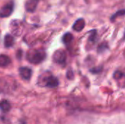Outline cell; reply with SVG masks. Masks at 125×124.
<instances>
[{
	"instance_id": "obj_15",
	"label": "cell",
	"mask_w": 125,
	"mask_h": 124,
	"mask_svg": "<svg viewBox=\"0 0 125 124\" xmlns=\"http://www.w3.org/2000/svg\"><path fill=\"white\" fill-rule=\"evenodd\" d=\"M108 46L107 43H105V42L101 44V45L98 47V52H99V53L103 52L105 50H107V49H108Z\"/></svg>"
},
{
	"instance_id": "obj_20",
	"label": "cell",
	"mask_w": 125,
	"mask_h": 124,
	"mask_svg": "<svg viewBox=\"0 0 125 124\" xmlns=\"http://www.w3.org/2000/svg\"></svg>"
},
{
	"instance_id": "obj_3",
	"label": "cell",
	"mask_w": 125,
	"mask_h": 124,
	"mask_svg": "<svg viewBox=\"0 0 125 124\" xmlns=\"http://www.w3.org/2000/svg\"><path fill=\"white\" fill-rule=\"evenodd\" d=\"M10 31H12V34L15 36H20L23 31V23L19 20H13L11 21L10 25Z\"/></svg>"
},
{
	"instance_id": "obj_6",
	"label": "cell",
	"mask_w": 125,
	"mask_h": 124,
	"mask_svg": "<svg viewBox=\"0 0 125 124\" xmlns=\"http://www.w3.org/2000/svg\"><path fill=\"white\" fill-rule=\"evenodd\" d=\"M40 0H29L26 1L25 4V7L27 12H34L37 7Z\"/></svg>"
},
{
	"instance_id": "obj_7",
	"label": "cell",
	"mask_w": 125,
	"mask_h": 124,
	"mask_svg": "<svg viewBox=\"0 0 125 124\" xmlns=\"http://www.w3.org/2000/svg\"><path fill=\"white\" fill-rule=\"evenodd\" d=\"M19 73L21 77L24 80H29L31 77V69L28 67H21L19 69Z\"/></svg>"
},
{
	"instance_id": "obj_4",
	"label": "cell",
	"mask_w": 125,
	"mask_h": 124,
	"mask_svg": "<svg viewBox=\"0 0 125 124\" xmlns=\"http://www.w3.org/2000/svg\"><path fill=\"white\" fill-rule=\"evenodd\" d=\"M66 58H67V56H66V53L64 50H56L53 56V61L58 64H60V65H63L65 64L66 62Z\"/></svg>"
},
{
	"instance_id": "obj_17",
	"label": "cell",
	"mask_w": 125,
	"mask_h": 124,
	"mask_svg": "<svg viewBox=\"0 0 125 124\" xmlns=\"http://www.w3.org/2000/svg\"><path fill=\"white\" fill-rule=\"evenodd\" d=\"M67 77L69 78V79H72L73 77V73L71 70H69L67 73Z\"/></svg>"
},
{
	"instance_id": "obj_11",
	"label": "cell",
	"mask_w": 125,
	"mask_h": 124,
	"mask_svg": "<svg viewBox=\"0 0 125 124\" xmlns=\"http://www.w3.org/2000/svg\"><path fill=\"white\" fill-rule=\"evenodd\" d=\"M10 108H11L10 103L7 100H2L0 102V109L3 112L7 113L8 111H10Z\"/></svg>"
},
{
	"instance_id": "obj_16",
	"label": "cell",
	"mask_w": 125,
	"mask_h": 124,
	"mask_svg": "<svg viewBox=\"0 0 125 124\" xmlns=\"http://www.w3.org/2000/svg\"><path fill=\"white\" fill-rule=\"evenodd\" d=\"M96 36H97V31H96V30H93V31L91 32V36H90V37H89V40L92 41V42H94V41H95Z\"/></svg>"
},
{
	"instance_id": "obj_12",
	"label": "cell",
	"mask_w": 125,
	"mask_h": 124,
	"mask_svg": "<svg viewBox=\"0 0 125 124\" xmlns=\"http://www.w3.org/2000/svg\"><path fill=\"white\" fill-rule=\"evenodd\" d=\"M73 37L71 33H66L62 37V41L64 44L67 45V44L70 43L71 41L73 40Z\"/></svg>"
},
{
	"instance_id": "obj_2",
	"label": "cell",
	"mask_w": 125,
	"mask_h": 124,
	"mask_svg": "<svg viewBox=\"0 0 125 124\" xmlns=\"http://www.w3.org/2000/svg\"><path fill=\"white\" fill-rule=\"evenodd\" d=\"M42 82L43 83L44 86L48 88H55L59 85V80L58 79L53 76L49 72H46L44 74V76H41Z\"/></svg>"
},
{
	"instance_id": "obj_18",
	"label": "cell",
	"mask_w": 125,
	"mask_h": 124,
	"mask_svg": "<svg viewBox=\"0 0 125 124\" xmlns=\"http://www.w3.org/2000/svg\"><path fill=\"white\" fill-rule=\"evenodd\" d=\"M101 69H102V68H101V67H100V68H98V69L94 68V69H91V72H93V73H98V72H101Z\"/></svg>"
},
{
	"instance_id": "obj_10",
	"label": "cell",
	"mask_w": 125,
	"mask_h": 124,
	"mask_svg": "<svg viewBox=\"0 0 125 124\" xmlns=\"http://www.w3.org/2000/svg\"><path fill=\"white\" fill-rule=\"evenodd\" d=\"M10 58L6 55H0V67H5L10 64Z\"/></svg>"
},
{
	"instance_id": "obj_14",
	"label": "cell",
	"mask_w": 125,
	"mask_h": 124,
	"mask_svg": "<svg viewBox=\"0 0 125 124\" xmlns=\"http://www.w3.org/2000/svg\"><path fill=\"white\" fill-rule=\"evenodd\" d=\"M124 75V74L120 72V71H116L115 72V73L114 74V79H116V80H119V79H121L122 77V76Z\"/></svg>"
},
{
	"instance_id": "obj_9",
	"label": "cell",
	"mask_w": 125,
	"mask_h": 124,
	"mask_svg": "<svg viewBox=\"0 0 125 124\" xmlns=\"http://www.w3.org/2000/svg\"><path fill=\"white\" fill-rule=\"evenodd\" d=\"M14 37L10 34H7L4 37V46L6 48H10L14 45Z\"/></svg>"
},
{
	"instance_id": "obj_1",
	"label": "cell",
	"mask_w": 125,
	"mask_h": 124,
	"mask_svg": "<svg viewBox=\"0 0 125 124\" xmlns=\"http://www.w3.org/2000/svg\"><path fill=\"white\" fill-rule=\"evenodd\" d=\"M46 54L43 50H33L27 53V59L31 64H38L45 58Z\"/></svg>"
},
{
	"instance_id": "obj_8",
	"label": "cell",
	"mask_w": 125,
	"mask_h": 124,
	"mask_svg": "<svg viewBox=\"0 0 125 124\" xmlns=\"http://www.w3.org/2000/svg\"><path fill=\"white\" fill-rule=\"evenodd\" d=\"M84 27H85V20L83 18H80L75 22L73 29L76 31H81L83 30Z\"/></svg>"
},
{
	"instance_id": "obj_13",
	"label": "cell",
	"mask_w": 125,
	"mask_h": 124,
	"mask_svg": "<svg viewBox=\"0 0 125 124\" xmlns=\"http://www.w3.org/2000/svg\"><path fill=\"white\" fill-rule=\"evenodd\" d=\"M125 15V10H119L118 12H116L115 15H114L112 17H111V20H114L118 16H122V15Z\"/></svg>"
},
{
	"instance_id": "obj_5",
	"label": "cell",
	"mask_w": 125,
	"mask_h": 124,
	"mask_svg": "<svg viewBox=\"0 0 125 124\" xmlns=\"http://www.w3.org/2000/svg\"><path fill=\"white\" fill-rule=\"evenodd\" d=\"M13 8H14V4L12 2H10V3L5 4L0 10V17L1 18L9 17L12 14V12L13 11Z\"/></svg>"
},
{
	"instance_id": "obj_19",
	"label": "cell",
	"mask_w": 125,
	"mask_h": 124,
	"mask_svg": "<svg viewBox=\"0 0 125 124\" xmlns=\"http://www.w3.org/2000/svg\"><path fill=\"white\" fill-rule=\"evenodd\" d=\"M123 80V87H125V75H124L123 76H122V77L121 78V79H119V80Z\"/></svg>"
}]
</instances>
